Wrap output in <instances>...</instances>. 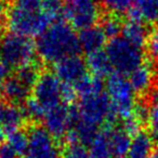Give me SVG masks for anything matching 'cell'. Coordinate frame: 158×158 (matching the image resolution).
<instances>
[{
	"label": "cell",
	"mask_w": 158,
	"mask_h": 158,
	"mask_svg": "<svg viewBox=\"0 0 158 158\" xmlns=\"http://www.w3.org/2000/svg\"><path fill=\"white\" fill-rule=\"evenodd\" d=\"M33 97L48 110L62 104V81L54 73H41L33 88Z\"/></svg>",
	"instance_id": "9"
},
{
	"label": "cell",
	"mask_w": 158,
	"mask_h": 158,
	"mask_svg": "<svg viewBox=\"0 0 158 158\" xmlns=\"http://www.w3.org/2000/svg\"><path fill=\"white\" fill-rule=\"evenodd\" d=\"M26 118L24 108L9 102H0V127L8 133L21 129Z\"/></svg>",
	"instance_id": "12"
},
{
	"label": "cell",
	"mask_w": 158,
	"mask_h": 158,
	"mask_svg": "<svg viewBox=\"0 0 158 158\" xmlns=\"http://www.w3.org/2000/svg\"><path fill=\"white\" fill-rule=\"evenodd\" d=\"M36 55V42L29 37L9 31L0 38V59L10 69H19L35 63Z\"/></svg>",
	"instance_id": "2"
},
{
	"label": "cell",
	"mask_w": 158,
	"mask_h": 158,
	"mask_svg": "<svg viewBox=\"0 0 158 158\" xmlns=\"http://www.w3.org/2000/svg\"><path fill=\"white\" fill-rule=\"evenodd\" d=\"M37 54L48 64H55L72 55H79L81 48L78 35L67 21L59 20L37 37Z\"/></svg>",
	"instance_id": "1"
},
{
	"label": "cell",
	"mask_w": 158,
	"mask_h": 158,
	"mask_svg": "<svg viewBox=\"0 0 158 158\" xmlns=\"http://www.w3.org/2000/svg\"><path fill=\"white\" fill-rule=\"evenodd\" d=\"M142 125L143 123H141L134 115H132L131 117L123 120V127L121 128H123L126 132H128L131 136H134L136 133H139V132L141 131Z\"/></svg>",
	"instance_id": "33"
},
{
	"label": "cell",
	"mask_w": 158,
	"mask_h": 158,
	"mask_svg": "<svg viewBox=\"0 0 158 158\" xmlns=\"http://www.w3.org/2000/svg\"><path fill=\"white\" fill-rule=\"evenodd\" d=\"M63 158H92L87 146L82 144L66 145L63 152Z\"/></svg>",
	"instance_id": "30"
},
{
	"label": "cell",
	"mask_w": 158,
	"mask_h": 158,
	"mask_svg": "<svg viewBox=\"0 0 158 158\" xmlns=\"http://www.w3.org/2000/svg\"><path fill=\"white\" fill-rule=\"evenodd\" d=\"M147 123L149 128V134L154 139V141L158 143V104L153 105L149 110Z\"/></svg>",
	"instance_id": "31"
},
{
	"label": "cell",
	"mask_w": 158,
	"mask_h": 158,
	"mask_svg": "<svg viewBox=\"0 0 158 158\" xmlns=\"http://www.w3.org/2000/svg\"><path fill=\"white\" fill-rule=\"evenodd\" d=\"M53 24L41 11L29 12L19 8H9L7 25L10 31L25 37H39Z\"/></svg>",
	"instance_id": "5"
},
{
	"label": "cell",
	"mask_w": 158,
	"mask_h": 158,
	"mask_svg": "<svg viewBox=\"0 0 158 158\" xmlns=\"http://www.w3.org/2000/svg\"><path fill=\"white\" fill-rule=\"evenodd\" d=\"M103 7L112 14H126V12L132 7L134 0H100Z\"/></svg>",
	"instance_id": "29"
},
{
	"label": "cell",
	"mask_w": 158,
	"mask_h": 158,
	"mask_svg": "<svg viewBox=\"0 0 158 158\" xmlns=\"http://www.w3.org/2000/svg\"><path fill=\"white\" fill-rule=\"evenodd\" d=\"M80 118L82 123L98 127L107 123L110 117L114 113L112 102L106 92L92 97L82 98L78 103Z\"/></svg>",
	"instance_id": "7"
},
{
	"label": "cell",
	"mask_w": 158,
	"mask_h": 158,
	"mask_svg": "<svg viewBox=\"0 0 158 158\" xmlns=\"http://www.w3.org/2000/svg\"><path fill=\"white\" fill-rule=\"evenodd\" d=\"M121 158H125V157H121Z\"/></svg>",
	"instance_id": "44"
},
{
	"label": "cell",
	"mask_w": 158,
	"mask_h": 158,
	"mask_svg": "<svg viewBox=\"0 0 158 158\" xmlns=\"http://www.w3.org/2000/svg\"><path fill=\"white\" fill-rule=\"evenodd\" d=\"M64 0H44L42 1L41 12L51 21L52 23L61 20L64 16Z\"/></svg>",
	"instance_id": "23"
},
{
	"label": "cell",
	"mask_w": 158,
	"mask_h": 158,
	"mask_svg": "<svg viewBox=\"0 0 158 158\" xmlns=\"http://www.w3.org/2000/svg\"><path fill=\"white\" fill-rule=\"evenodd\" d=\"M154 139L146 131L141 130L132 136L128 158H149L154 153Z\"/></svg>",
	"instance_id": "16"
},
{
	"label": "cell",
	"mask_w": 158,
	"mask_h": 158,
	"mask_svg": "<svg viewBox=\"0 0 158 158\" xmlns=\"http://www.w3.org/2000/svg\"><path fill=\"white\" fill-rule=\"evenodd\" d=\"M89 152L92 158H114L106 127L99 131L92 143L89 145Z\"/></svg>",
	"instance_id": "19"
},
{
	"label": "cell",
	"mask_w": 158,
	"mask_h": 158,
	"mask_svg": "<svg viewBox=\"0 0 158 158\" xmlns=\"http://www.w3.org/2000/svg\"><path fill=\"white\" fill-rule=\"evenodd\" d=\"M10 70L11 69H10L9 66H8L7 64L3 63V62L1 61V59H0V85L10 77L9 76Z\"/></svg>",
	"instance_id": "38"
},
{
	"label": "cell",
	"mask_w": 158,
	"mask_h": 158,
	"mask_svg": "<svg viewBox=\"0 0 158 158\" xmlns=\"http://www.w3.org/2000/svg\"><path fill=\"white\" fill-rule=\"evenodd\" d=\"M123 37L126 38L128 41L143 49V47L146 46L149 33L147 31L146 26L143 23L127 22L123 25Z\"/></svg>",
	"instance_id": "21"
},
{
	"label": "cell",
	"mask_w": 158,
	"mask_h": 158,
	"mask_svg": "<svg viewBox=\"0 0 158 158\" xmlns=\"http://www.w3.org/2000/svg\"><path fill=\"white\" fill-rule=\"evenodd\" d=\"M31 89L25 86L15 76L9 77L0 85V93L3 95V98L9 103L16 105L20 103H25L31 95Z\"/></svg>",
	"instance_id": "14"
},
{
	"label": "cell",
	"mask_w": 158,
	"mask_h": 158,
	"mask_svg": "<svg viewBox=\"0 0 158 158\" xmlns=\"http://www.w3.org/2000/svg\"><path fill=\"white\" fill-rule=\"evenodd\" d=\"M74 129L76 130L77 134H78L79 143L85 145V146H89L92 143V141L94 140L97 134L99 133V128L98 127L82 123V121H79L74 127Z\"/></svg>",
	"instance_id": "27"
},
{
	"label": "cell",
	"mask_w": 158,
	"mask_h": 158,
	"mask_svg": "<svg viewBox=\"0 0 158 158\" xmlns=\"http://www.w3.org/2000/svg\"><path fill=\"white\" fill-rule=\"evenodd\" d=\"M64 18L79 31L94 26L100 19L97 0H64Z\"/></svg>",
	"instance_id": "6"
},
{
	"label": "cell",
	"mask_w": 158,
	"mask_h": 158,
	"mask_svg": "<svg viewBox=\"0 0 158 158\" xmlns=\"http://www.w3.org/2000/svg\"><path fill=\"white\" fill-rule=\"evenodd\" d=\"M24 112L28 118L35 121L42 120L47 114V110L44 108V106L34 97H29L24 103Z\"/></svg>",
	"instance_id": "28"
},
{
	"label": "cell",
	"mask_w": 158,
	"mask_h": 158,
	"mask_svg": "<svg viewBox=\"0 0 158 158\" xmlns=\"http://www.w3.org/2000/svg\"><path fill=\"white\" fill-rule=\"evenodd\" d=\"M101 28L106 37L110 39H114V38L118 37L119 34L123 33V24L118 15L110 14V15L104 16L102 19Z\"/></svg>",
	"instance_id": "24"
},
{
	"label": "cell",
	"mask_w": 158,
	"mask_h": 158,
	"mask_svg": "<svg viewBox=\"0 0 158 158\" xmlns=\"http://www.w3.org/2000/svg\"><path fill=\"white\" fill-rule=\"evenodd\" d=\"M44 129L55 140L63 139L68 130L70 129L68 107L66 105L61 104V105L48 110L44 118Z\"/></svg>",
	"instance_id": "11"
},
{
	"label": "cell",
	"mask_w": 158,
	"mask_h": 158,
	"mask_svg": "<svg viewBox=\"0 0 158 158\" xmlns=\"http://www.w3.org/2000/svg\"><path fill=\"white\" fill-rule=\"evenodd\" d=\"M74 86L77 94L80 97V99L101 94L104 92V88H105L103 78L88 74L84 78L80 79L78 82H76Z\"/></svg>",
	"instance_id": "18"
},
{
	"label": "cell",
	"mask_w": 158,
	"mask_h": 158,
	"mask_svg": "<svg viewBox=\"0 0 158 158\" xmlns=\"http://www.w3.org/2000/svg\"><path fill=\"white\" fill-rule=\"evenodd\" d=\"M104 127L107 128L114 157L121 158L125 157V155H128L132 136L121 127H115V126H104Z\"/></svg>",
	"instance_id": "15"
},
{
	"label": "cell",
	"mask_w": 158,
	"mask_h": 158,
	"mask_svg": "<svg viewBox=\"0 0 158 158\" xmlns=\"http://www.w3.org/2000/svg\"><path fill=\"white\" fill-rule=\"evenodd\" d=\"M134 6L140 10L146 22L158 21V0H134Z\"/></svg>",
	"instance_id": "26"
},
{
	"label": "cell",
	"mask_w": 158,
	"mask_h": 158,
	"mask_svg": "<svg viewBox=\"0 0 158 158\" xmlns=\"http://www.w3.org/2000/svg\"><path fill=\"white\" fill-rule=\"evenodd\" d=\"M149 158H158V151L154 152V153L152 154V156Z\"/></svg>",
	"instance_id": "41"
},
{
	"label": "cell",
	"mask_w": 158,
	"mask_h": 158,
	"mask_svg": "<svg viewBox=\"0 0 158 158\" xmlns=\"http://www.w3.org/2000/svg\"><path fill=\"white\" fill-rule=\"evenodd\" d=\"M28 147L24 158H63L55 139L41 126H33L28 131Z\"/></svg>",
	"instance_id": "8"
},
{
	"label": "cell",
	"mask_w": 158,
	"mask_h": 158,
	"mask_svg": "<svg viewBox=\"0 0 158 158\" xmlns=\"http://www.w3.org/2000/svg\"><path fill=\"white\" fill-rule=\"evenodd\" d=\"M147 51L153 59L158 60V28H155L149 33L146 42Z\"/></svg>",
	"instance_id": "34"
},
{
	"label": "cell",
	"mask_w": 158,
	"mask_h": 158,
	"mask_svg": "<svg viewBox=\"0 0 158 158\" xmlns=\"http://www.w3.org/2000/svg\"><path fill=\"white\" fill-rule=\"evenodd\" d=\"M53 72L62 82L75 85L87 75L88 66L84 57L72 55L55 63Z\"/></svg>",
	"instance_id": "10"
},
{
	"label": "cell",
	"mask_w": 158,
	"mask_h": 158,
	"mask_svg": "<svg viewBox=\"0 0 158 158\" xmlns=\"http://www.w3.org/2000/svg\"><path fill=\"white\" fill-rule=\"evenodd\" d=\"M8 143L20 156H24L28 147V133L22 129L15 130L8 133Z\"/></svg>",
	"instance_id": "25"
},
{
	"label": "cell",
	"mask_w": 158,
	"mask_h": 158,
	"mask_svg": "<svg viewBox=\"0 0 158 158\" xmlns=\"http://www.w3.org/2000/svg\"><path fill=\"white\" fill-rule=\"evenodd\" d=\"M78 40L81 51L88 54L97 52L103 49L106 44L107 37L104 31H102L101 26H91L88 28L81 29L78 34Z\"/></svg>",
	"instance_id": "13"
},
{
	"label": "cell",
	"mask_w": 158,
	"mask_h": 158,
	"mask_svg": "<svg viewBox=\"0 0 158 158\" xmlns=\"http://www.w3.org/2000/svg\"><path fill=\"white\" fill-rule=\"evenodd\" d=\"M42 1L44 0H13L12 7L29 12H39L41 11Z\"/></svg>",
	"instance_id": "32"
},
{
	"label": "cell",
	"mask_w": 158,
	"mask_h": 158,
	"mask_svg": "<svg viewBox=\"0 0 158 158\" xmlns=\"http://www.w3.org/2000/svg\"><path fill=\"white\" fill-rule=\"evenodd\" d=\"M155 100L156 101H158V90L156 91V93H155Z\"/></svg>",
	"instance_id": "42"
},
{
	"label": "cell",
	"mask_w": 158,
	"mask_h": 158,
	"mask_svg": "<svg viewBox=\"0 0 158 158\" xmlns=\"http://www.w3.org/2000/svg\"><path fill=\"white\" fill-rule=\"evenodd\" d=\"M106 93L112 102L113 110L119 119L129 118L133 115L135 107L134 90L129 79L118 73H112L105 82Z\"/></svg>",
	"instance_id": "4"
},
{
	"label": "cell",
	"mask_w": 158,
	"mask_h": 158,
	"mask_svg": "<svg viewBox=\"0 0 158 158\" xmlns=\"http://www.w3.org/2000/svg\"><path fill=\"white\" fill-rule=\"evenodd\" d=\"M0 158H20V155L8 142L0 145Z\"/></svg>",
	"instance_id": "37"
},
{
	"label": "cell",
	"mask_w": 158,
	"mask_h": 158,
	"mask_svg": "<svg viewBox=\"0 0 158 158\" xmlns=\"http://www.w3.org/2000/svg\"><path fill=\"white\" fill-rule=\"evenodd\" d=\"M77 92L74 85L62 82V102L68 105H73L77 98Z\"/></svg>",
	"instance_id": "35"
},
{
	"label": "cell",
	"mask_w": 158,
	"mask_h": 158,
	"mask_svg": "<svg viewBox=\"0 0 158 158\" xmlns=\"http://www.w3.org/2000/svg\"><path fill=\"white\" fill-rule=\"evenodd\" d=\"M126 18H127L128 22H133V23H143V15L140 12V10L135 7L132 6L127 12H126Z\"/></svg>",
	"instance_id": "36"
},
{
	"label": "cell",
	"mask_w": 158,
	"mask_h": 158,
	"mask_svg": "<svg viewBox=\"0 0 158 158\" xmlns=\"http://www.w3.org/2000/svg\"><path fill=\"white\" fill-rule=\"evenodd\" d=\"M105 52L115 73L123 76L130 75L133 70L143 65L144 61L143 49L134 46L120 36L108 41Z\"/></svg>",
	"instance_id": "3"
},
{
	"label": "cell",
	"mask_w": 158,
	"mask_h": 158,
	"mask_svg": "<svg viewBox=\"0 0 158 158\" xmlns=\"http://www.w3.org/2000/svg\"><path fill=\"white\" fill-rule=\"evenodd\" d=\"M8 12H9L8 6L3 1H0V25L2 24L5 21H7Z\"/></svg>",
	"instance_id": "39"
},
{
	"label": "cell",
	"mask_w": 158,
	"mask_h": 158,
	"mask_svg": "<svg viewBox=\"0 0 158 158\" xmlns=\"http://www.w3.org/2000/svg\"><path fill=\"white\" fill-rule=\"evenodd\" d=\"M7 139H8V132L2 127H0V145L3 144Z\"/></svg>",
	"instance_id": "40"
},
{
	"label": "cell",
	"mask_w": 158,
	"mask_h": 158,
	"mask_svg": "<svg viewBox=\"0 0 158 158\" xmlns=\"http://www.w3.org/2000/svg\"><path fill=\"white\" fill-rule=\"evenodd\" d=\"M0 1H3V0H0Z\"/></svg>",
	"instance_id": "43"
},
{
	"label": "cell",
	"mask_w": 158,
	"mask_h": 158,
	"mask_svg": "<svg viewBox=\"0 0 158 158\" xmlns=\"http://www.w3.org/2000/svg\"><path fill=\"white\" fill-rule=\"evenodd\" d=\"M157 151H158V149H157Z\"/></svg>",
	"instance_id": "45"
},
{
	"label": "cell",
	"mask_w": 158,
	"mask_h": 158,
	"mask_svg": "<svg viewBox=\"0 0 158 158\" xmlns=\"http://www.w3.org/2000/svg\"><path fill=\"white\" fill-rule=\"evenodd\" d=\"M40 75H41V73H40L38 65L35 63H31L16 69L15 77L18 79H20L25 86H27L28 88H31L33 90L34 86H35L37 80L39 79Z\"/></svg>",
	"instance_id": "22"
},
{
	"label": "cell",
	"mask_w": 158,
	"mask_h": 158,
	"mask_svg": "<svg viewBox=\"0 0 158 158\" xmlns=\"http://www.w3.org/2000/svg\"><path fill=\"white\" fill-rule=\"evenodd\" d=\"M129 81L134 92L144 93L151 88L153 82V72L147 65H141L129 75Z\"/></svg>",
	"instance_id": "20"
},
{
	"label": "cell",
	"mask_w": 158,
	"mask_h": 158,
	"mask_svg": "<svg viewBox=\"0 0 158 158\" xmlns=\"http://www.w3.org/2000/svg\"><path fill=\"white\" fill-rule=\"evenodd\" d=\"M86 63L91 75H94L100 78H104L112 74V64H110L106 52L103 50L88 54L86 57Z\"/></svg>",
	"instance_id": "17"
}]
</instances>
